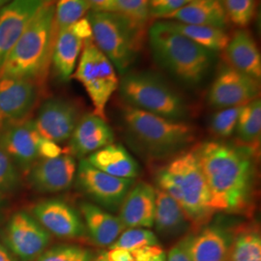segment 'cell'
<instances>
[{"label":"cell","mask_w":261,"mask_h":261,"mask_svg":"<svg viewBox=\"0 0 261 261\" xmlns=\"http://www.w3.org/2000/svg\"><path fill=\"white\" fill-rule=\"evenodd\" d=\"M216 212L244 215L252 209L256 183V151L211 140L195 149Z\"/></svg>","instance_id":"obj_1"},{"label":"cell","mask_w":261,"mask_h":261,"mask_svg":"<svg viewBox=\"0 0 261 261\" xmlns=\"http://www.w3.org/2000/svg\"><path fill=\"white\" fill-rule=\"evenodd\" d=\"M228 21L237 28L249 27L255 16L257 0H222Z\"/></svg>","instance_id":"obj_33"},{"label":"cell","mask_w":261,"mask_h":261,"mask_svg":"<svg viewBox=\"0 0 261 261\" xmlns=\"http://www.w3.org/2000/svg\"><path fill=\"white\" fill-rule=\"evenodd\" d=\"M19 183L16 164L0 144V192L14 191Z\"/></svg>","instance_id":"obj_36"},{"label":"cell","mask_w":261,"mask_h":261,"mask_svg":"<svg viewBox=\"0 0 261 261\" xmlns=\"http://www.w3.org/2000/svg\"><path fill=\"white\" fill-rule=\"evenodd\" d=\"M40 84L32 81L0 75V117L3 124H15L28 120L36 107Z\"/></svg>","instance_id":"obj_12"},{"label":"cell","mask_w":261,"mask_h":261,"mask_svg":"<svg viewBox=\"0 0 261 261\" xmlns=\"http://www.w3.org/2000/svg\"><path fill=\"white\" fill-rule=\"evenodd\" d=\"M161 19L223 29L228 22L222 0H192Z\"/></svg>","instance_id":"obj_24"},{"label":"cell","mask_w":261,"mask_h":261,"mask_svg":"<svg viewBox=\"0 0 261 261\" xmlns=\"http://www.w3.org/2000/svg\"><path fill=\"white\" fill-rule=\"evenodd\" d=\"M92 38V30L86 17L56 33L51 64L58 77L67 82L75 72L85 40Z\"/></svg>","instance_id":"obj_15"},{"label":"cell","mask_w":261,"mask_h":261,"mask_svg":"<svg viewBox=\"0 0 261 261\" xmlns=\"http://www.w3.org/2000/svg\"><path fill=\"white\" fill-rule=\"evenodd\" d=\"M227 261H261V234L257 225L232 230Z\"/></svg>","instance_id":"obj_27"},{"label":"cell","mask_w":261,"mask_h":261,"mask_svg":"<svg viewBox=\"0 0 261 261\" xmlns=\"http://www.w3.org/2000/svg\"><path fill=\"white\" fill-rule=\"evenodd\" d=\"M103 255L108 261H135L130 251L118 248L109 249V251L103 252Z\"/></svg>","instance_id":"obj_40"},{"label":"cell","mask_w":261,"mask_h":261,"mask_svg":"<svg viewBox=\"0 0 261 261\" xmlns=\"http://www.w3.org/2000/svg\"><path fill=\"white\" fill-rule=\"evenodd\" d=\"M75 176L84 194L96 205L109 212L119 211L125 197L136 184V179L114 177L103 172L93 167L87 159L80 161Z\"/></svg>","instance_id":"obj_9"},{"label":"cell","mask_w":261,"mask_h":261,"mask_svg":"<svg viewBox=\"0 0 261 261\" xmlns=\"http://www.w3.org/2000/svg\"><path fill=\"white\" fill-rule=\"evenodd\" d=\"M45 4H51V3H55L56 0H42Z\"/></svg>","instance_id":"obj_46"},{"label":"cell","mask_w":261,"mask_h":261,"mask_svg":"<svg viewBox=\"0 0 261 261\" xmlns=\"http://www.w3.org/2000/svg\"><path fill=\"white\" fill-rule=\"evenodd\" d=\"M156 182L181 206L196 231L210 223L215 214L210 192L193 150L179 153L160 168Z\"/></svg>","instance_id":"obj_2"},{"label":"cell","mask_w":261,"mask_h":261,"mask_svg":"<svg viewBox=\"0 0 261 261\" xmlns=\"http://www.w3.org/2000/svg\"><path fill=\"white\" fill-rule=\"evenodd\" d=\"M76 173V163L72 155L62 154L41 159L29 169L30 185L41 193H58L72 186Z\"/></svg>","instance_id":"obj_18"},{"label":"cell","mask_w":261,"mask_h":261,"mask_svg":"<svg viewBox=\"0 0 261 261\" xmlns=\"http://www.w3.org/2000/svg\"><path fill=\"white\" fill-rule=\"evenodd\" d=\"M122 120L133 145L148 158L176 156L196 140V129L130 106L122 111Z\"/></svg>","instance_id":"obj_5"},{"label":"cell","mask_w":261,"mask_h":261,"mask_svg":"<svg viewBox=\"0 0 261 261\" xmlns=\"http://www.w3.org/2000/svg\"><path fill=\"white\" fill-rule=\"evenodd\" d=\"M235 132L241 145L255 151L259 148L261 136V101L259 98L243 106Z\"/></svg>","instance_id":"obj_28"},{"label":"cell","mask_w":261,"mask_h":261,"mask_svg":"<svg viewBox=\"0 0 261 261\" xmlns=\"http://www.w3.org/2000/svg\"><path fill=\"white\" fill-rule=\"evenodd\" d=\"M0 204H1V198H0Z\"/></svg>","instance_id":"obj_48"},{"label":"cell","mask_w":261,"mask_h":261,"mask_svg":"<svg viewBox=\"0 0 261 261\" xmlns=\"http://www.w3.org/2000/svg\"><path fill=\"white\" fill-rule=\"evenodd\" d=\"M80 118L75 103L60 98H51L40 107L33 121L38 133L44 139L58 144L71 138Z\"/></svg>","instance_id":"obj_14"},{"label":"cell","mask_w":261,"mask_h":261,"mask_svg":"<svg viewBox=\"0 0 261 261\" xmlns=\"http://www.w3.org/2000/svg\"><path fill=\"white\" fill-rule=\"evenodd\" d=\"M119 91L128 106L175 121L189 115L186 100L162 77L150 72L123 75Z\"/></svg>","instance_id":"obj_6"},{"label":"cell","mask_w":261,"mask_h":261,"mask_svg":"<svg viewBox=\"0 0 261 261\" xmlns=\"http://www.w3.org/2000/svg\"><path fill=\"white\" fill-rule=\"evenodd\" d=\"M90 10L85 0H57L55 4V33L73 25Z\"/></svg>","instance_id":"obj_30"},{"label":"cell","mask_w":261,"mask_h":261,"mask_svg":"<svg viewBox=\"0 0 261 261\" xmlns=\"http://www.w3.org/2000/svg\"><path fill=\"white\" fill-rule=\"evenodd\" d=\"M130 252L134 256L135 261H152L157 258L161 254H163L165 251L162 248V246H160L158 244V245L144 246Z\"/></svg>","instance_id":"obj_38"},{"label":"cell","mask_w":261,"mask_h":261,"mask_svg":"<svg viewBox=\"0 0 261 261\" xmlns=\"http://www.w3.org/2000/svg\"><path fill=\"white\" fill-rule=\"evenodd\" d=\"M33 218L47 232L64 239L81 238L86 233L81 215L60 199H47L32 208Z\"/></svg>","instance_id":"obj_16"},{"label":"cell","mask_w":261,"mask_h":261,"mask_svg":"<svg viewBox=\"0 0 261 261\" xmlns=\"http://www.w3.org/2000/svg\"><path fill=\"white\" fill-rule=\"evenodd\" d=\"M168 21L180 34L214 54L217 51H224L230 39L225 29L223 28Z\"/></svg>","instance_id":"obj_29"},{"label":"cell","mask_w":261,"mask_h":261,"mask_svg":"<svg viewBox=\"0 0 261 261\" xmlns=\"http://www.w3.org/2000/svg\"><path fill=\"white\" fill-rule=\"evenodd\" d=\"M2 125H3V122H2V119H1V117H0V129H1Z\"/></svg>","instance_id":"obj_47"},{"label":"cell","mask_w":261,"mask_h":261,"mask_svg":"<svg viewBox=\"0 0 261 261\" xmlns=\"http://www.w3.org/2000/svg\"><path fill=\"white\" fill-rule=\"evenodd\" d=\"M155 187L140 182L132 187L119 209V216L125 228H151L154 224Z\"/></svg>","instance_id":"obj_21"},{"label":"cell","mask_w":261,"mask_h":261,"mask_svg":"<svg viewBox=\"0 0 261 261\" xmlns=\"http://www.w3.org/2000/svg\"><path fill=\"white\" fill-rule=\"evenodd\" d=\"M190 1L192 0H149L151 18L161 19L185 6Z\"/></svg>","instance_id":"obj_37"},{"label":"cell","mask_w":261,"mask_h":261,"mask_svg":"<svg viewBox=\"0 0 261 261\" xmlns=\"http://www.w3.org/2000/svg\"><path fill=\"white\" fill-rule=\"evenodd\" d=\"M70 139V151L83 158L113 143L114 133L106 119L87 113L80 118Z\"/></svg>","instance_id":"obj_20"},{"label":"cell","mask_w":261,"mask_h":261,"mask_svg":"<svg viewBox=\"0 0 261 261\" xmlns=\"http://www.w3.org/2000/svg\"><path fill=\"white\" fill-rule=\"evenodd\" d=\"M259 94V81L224 66L216 75L207 100L217 110L240 107L256 99Z\"/></svg>","instance_id":"obj_11"},{"label":"cell","mask_w":261,"mask_h":261,"mask_svg":"<svg viewBox=\"0 0 261 261\" xmlns=\"http://www.w3.org/2000/svg\"><path fill=\"white\" fill-rule=\"evenodd\" d=\"M86 18L96 47L110 59L115 70L125 75L137 60L145 34L115 12L90 10Z\"/></svg>","instance_id":"obj_7"},{"label":"cell","mask_w":261,"mask_h":261,"mask_svg":"<svg viewBox=\"0 0 261 261\" xmlns=\"http://www.w3.org/2000/svg\"><path fill=\"white\" fill-rule=\"evenodd\" d=\"M74 77L83 84L93 105L94 114L106 119L108 103L119 85L112 62L96 47L92 38L85 40Z\"/></svg>","instance_id":"obj_8"},{"label":"cell","mask_w":261,"mask_h":261,"mask_svg":"<svg viewBox=\"0 0 261 261\" xmlns=\"http://www.w3.org/2000/svg\"><path fill=\"white\" fill-rule=\"evenodd\" d=\"M167 261H192L187 252L183 239L170 249L167 255Z\"/></svg>","instance_id":"obj_39"},{"label":"cell","mask_w":261,"mask_h":261,"mask_svg":"<svg viewBox=\"0 0 261 261\" xmlns=\"http://www.w3.org/2000/svg\"><path fill=\"white\" fill-rule=\"evenodd\" d=\"M44 5L42 0H12L0 9V70L11 49Z\"/></svg>","instance_id":"obj_17"},{"label":"cell","mask_w":261,"mask_h":261,"mask_svg":"<svg viewBox=\"0 0 261 261\" xmlns=\"http://www.w3.org/2000/svg\"><path fill=\"white\" fill-rule=\"evenodd\" d=\"M91 10L99 12H115V0H85Z\"/></svg>","instance_id":"obj_41"},{"label":"cell","mask_w":261,"mask_h":261,"mask_svg":"<svg viewBox=\"0 0 261 261\" xmlns=\"http://www.w3.org/2000/svg\"><path fill=\"white\" fill-rule=\"evenodd\" d=\"M242 107L222 109L215 112L209 125L210 130L216 138L224 140L233 135Z\"/></svg>","instance_id":"obj_34"},{"label":"cell","mask_w":261,"mask_h":261,"mask_svg":"<svg viewBox=\"0 0 261 261\" xmlns=\"http://www.w3.org/2000/svg\"><path fill=\"white\" fill-rule=\"evenodd\" d=\"M44 139L34 125L33 119L10 124L0 135V144L16 166L29 170L42 159Z\"/></svg>","instance_id":"obj_13"},{"label":"cell","mask_w":261,"mask_h":261,"mask_svg":"<svg viewBox=\"0 0 261 261\" xmlns=\"http://www.w3.org/2000/svg\"><path fill=\"white\" fill-rule=\"evenodd\" d=\"M152 261H167V253L164 252L163 254H161L157 258H155Z\"/></svg>","instance_id":"obj_43"},{"label":"cell","mask_w":261,"mask_h":261,"mask_svg":"<svg viewBox=\"0 0 261 261\" xmlns=\"http://www.w3.org/2000/svg\"><path fill=\"white\" fill-rule=\"evenodd\" d=\"M0 261H17L11 252L7 251V249L0 244Z\"/></svg>","instance_id":"obj_42"},{"label":"cell","mask_w":261,"mask_h":261,"mask_svg":"<svg viewBox=\"0 0 261 261\" xmlns=\"http://www.w3.org/2000/svg\"><path fill=\"white\" fill-rule=\"evenodd\" d=\"M96 168L114 177L136 179L140 175L139 164L121 144H109L88 156Z\"/></svg>","instance_id":"obj_25"},{"label":"cell","mask_w":261,"mask_h":261,"mask_svg":"<svg viewBox=\"0 0 261 261\" xmlns=\"http://www.w3.org/2000/svg\"><path fill=\"white\" fill-rule=\"evenodd\" d=\"M85 229L97 246L109 248L126 229L120 219L90 202L81 204Z\"/></svg>","instance_id":"obj_22"},{"label":"cell","mask_w":261,"mask_h":261,"mask_svg":"<svg viewBox=\"0 0 261 261\" xmlns=\"http://www.w3.org/2000/svg\"><path fill=\"white\" fill-rule=\"evenodd\" d=\"M94 261H108V259L105 257L103 252H102L98 257H96V258H95V260Z\"/></svg>","instance_id":"obj_44"},{"label":"cell","mask_w":261,"mask_h":261,"mask_svg":"<svg viewBox=\"0 0 261 261\" xmlns=\"http://www.w3.org/2000/svg\"><path fill=\"white\" fill-rule=\"evenodd\" d=\"M155 193L153 226L159 233L167 237H174L188 231L192 225L181 206L158 187H155Z\"/></svg>","instance_id":"obj_26"},{"label":"cell","mask_w":261,"mask_h":261,"mask_svg":"<svg viewBox=\"0 0 261 261\" xmlns=\"http://www.w3.org/2000/svg\"><path fill=\"white\" fill-rule=\"evenodd\" d=\"M10 1H12V0H0V7L2 8V7L5 6L6 4H8Z\"/></svg>","instance_id":"obj_45"},{"label":"cell","mask_w":261,"mask_h":261,"mask_svg":"<svg viewBox=\"0 0 261 261\" xmlns=\"http://www.w3.org/2000/svg\"><path fill=\"white\" fill-rule=\"evenodd\" d=\"M3 241L20 261H34L47 250L50 234L30 215L19 211L10 218Z\"/></svg>","instance_id":"obj_10"},{"label":"cell","mask_w":261,"mask_h":261,"mask_svg":"<svg viewBox=\"0 0 261 261\" xmlns=\"http://www.w3.org/2000/svg\"><path fill=\"white\" fill-rule=\"evenodd\" d=\"M115 13L127 19L141 33L145 34L151 19L149 0H115Z\"/></svg>","instance_id":"obj_31"},{"label":"cell","mask_w":261,"mask_h":261,"mask_svg":"<svg viewBox=\"0 0 261 261\" xmlns=\"http://www.w3.org/2000/svg\"><path fill=\"white\" fill-rule=\"evenodd\" d=\"M232 230L220 224H206L183 242L192 261H227Z\"/></svg>","instance_id":"obj_19"},{"label":"cell","mask_w":261,"mask_h":261,"mask_svg":"<svg viewBox=\"0 0 261 261\" xmlns=\"http://www.w3.org/2000/svg\"><path fill=\"white\" fill-rule=\"evenodd\" d=\"M55 38V3L45 4L11 49L0 75L44 84L51 64Z\"/></svg>","instance_id":"obj_4"},{"label":"cell","mask_w":261,"mask_h":261,"mask_svg":"<svg viewBox=\"0 0 261 261\" xmlns=\"http://www.w3.org/2000/svg\"><path fill=\"white\" fill-rule=\"evenodd\" d=\"M158 244L157 236L149 228H126L109 249L118 248L133 252L144 246Z\"/></svg>","instance_id":"obj_32"},{"label":"cell","mask_w":261,"mask_h":261,"mask_svg":"<svg viewBox=\"0 0 261 261\" xmlns=\"http://www.w3.org/2000/svg\"><path fill=\"white\" fill-rule=\"evenodd\" d=\"M150 49L156 63L182 84H200L213 64L215 54L177 32L168 20H157L148 30Z\"/></svg>","instance_id":"obj_3"},{"label":"cell","mask_w":261,"mask_h":261,"mask_svg":"<svg viewBox=\"0 0 261 261\" xmlns=\"http://www.w3.org/2000/svg\"><path fill=\"white\" fill-rule=\"evenodd\" d=\"M93 253L76 245H59L46 250L34 261H94Z\"/></svg>","instance_id":"obj_35"},{"label":"cell","mask_w":261,"mask_h":261,"mask_svg":"<svg viewBox=\"0 0 261 261\" xmlns=\"http://www.w3.org/2000/svg\"><path fill=\"white\" fill-rule=\"evenodd\" d=\"M224 51L228 65L241 73L260 81V51L255 40L248 31H237L229 39Z\"/></svg>","instance_id":"obj_23"}]
</instances>
